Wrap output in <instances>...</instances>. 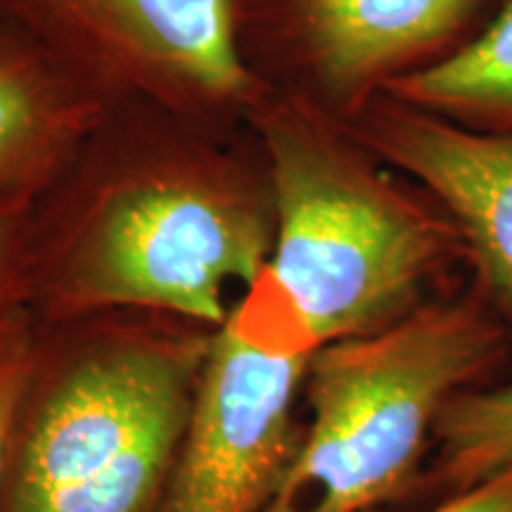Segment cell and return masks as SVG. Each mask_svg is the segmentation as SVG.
<instances>
[{
  "label": "cell",
  "instance_id": "cell-13",
  "mask_svg": "<svg viewBox=\"0 0 512 512\" xmlns=\"http://www.w3.org/2000/svg\"><path fill=\"white\" fill-rule=\"evenodd\" d=\"M427 512H512V467L460 494L439 498Z\"/></svg>",
  "mask_w": 512,
  "mask_h": 512
},
{
  "label": "cell",
  "instance_id": "cell-14",
  "mask_svg": "<svg viewBox=\"0 0 512 512\" xmlns=\"http://www.w3.org/2000/svg\"><path fill=\"white\" fill-rule=\"evenodd\" d=\"M19 245L17 207L8 200H0V297L8 285L12 264H15Z\"/></svg>",
  "mask_w": 512,
  "mask_h": 512
},
{
  "label": "cell",
  "instance_id": "cell-6",
  "mask_svg": "<svg viewBox=\"0 0 512 512\" xmlns=\"http://www.w3.org/2000/svg\"><path fill=\"white\" fill-rule=\"evenodd\" d=\"M375 143L448 211L484 302L512 335V138L463 131L427 114H396L380 121Z\"/></svg>",
  "mask_w": 512,
  "mask_h": 512
},
{
  "label": "cell",
  "instance_id": "cell-10",
  "mask_svg": "<svg viewBox=\"0 0 512 512\" xmlns=\"http://www.w3.org/2000/svg\"><path fill=\"white\" fill-rule=\"evenodd\" d=\"M411 105L467 117L512 121V0L458 53L392 81Z\"/></svg>",
  "mask_w": 512,
  "mask_h": 512
},
{
  "label": "cell",
  "instance_id": "cell-9",
  "mask_svg": "<svg viewBox=\"0 0 512 512\" xmlns=\"http://www.w3.org/2000/svg\"><path fill=\"white\" fill-rule=\"evenodd\" d=\"M512 467V380L456 396L441 415L422 484L439 498Z\"/></svg>",
  "mask_w": 512,
  "mask_h": 512
},
{
  "label": "cell",
  "instance_id": "cell-12",
  "mask_svg": "<svg viewBox=\"0 0 512 512\" xmlns=\"http://www.w3.org/2000/svg\"><path fill=\"white\" fill-rule=\"evenodd\" d=\"M38 370L41 356L27 313L17 306H0V508Z\"/></svg>",
  "mask_w": 512,
  "mask_h": 512
},
{
  "label": "cell",
  "instance_id": "cell-2",
  "mask_svg": "<svg viewBox=\"0 0 512 512\" xmlns=\"http://www.w3.org/2000/svg\"><path fill=\"white\" fill-rule=\"evenodd\" d=\"M273 249L264 278L313 347L373 335L422 306L465 252L451 221L408 200L302 121L268 126Z\"/></svg>",
  "mask_w": 512,
  "mask_h": 512
},
{
  "label": "cell",
  "instance_id": "cell-1",
  "mask_svg": "<svg viewBox=\"0 0 512 512\" xmlns=\"http://www.w3.org/2000/svg\"><path fill=\"white\" fill-rule=\"evenodd\" d=\"M512 335L484 297L425 302L373 335L313 351L309 420L264 512H370L425 477L441 415L494 382Z\"/></svg>",
  "mask_w": 512,
  "mask_h": 512
},
{
  "label": "cell",
  "instance_id": "cell-4",
  "mask_svg": "<svg viewBox=\"0 0 512 512\" xmlns=\"http://www.w3.org/2000/svg\"><path fill=\"white\" fill-rule=\"evenodd\" d=\"M273 249L268 214L238 188L195 174H150L95 202L57 268L62 313L157 309L223 328L233 283L256 290Z\"/></svg>",
  "mask_w": 512,
  "mask_h": 512
},
{
  "label": "cell",
  "instance_id": "cell-5",
  "mask_svg": "<svg viewBox=\"0 0 512 512\" xmlns=\"http://www.w3.org/2000/svg\"><path fill=\"white\" fill-rule=\"evenodd\" d=\"M313 351L302 332L261 342L240 306L211 332L157 512H264L302 441L294 403Z\"/></svg>",
  "mask_w": 512,
  "mask_h": 512
},
{
  "label": "cell",
  "instance_id": "cell-8",
  "mask_svg": "<svg viewBox=\"0 0 512 512\" xmlns=\"http://www.w3.org/2000/svg\"><path fill=\"white\" fill-rule=\"evenodd\" d=\"M477 0H304L323 74L356 88L456 31Z\"/></svg>",
  "mask_w": 512,
  "mask_h": 512
},
{
  "label": "cell",
  "instance_id": "cell-3",
  "mask_svg": "<svg viewBox=\"0 0 512 512\" xmlns=\"http://www.w3.org/2000/svg\"><path fill=\"white\" fill-rule=\"evenodd\" d=\"M207 347L126 332L38 370L0 512H157Z\"/></svg>",
  "mask_w": 512,
  "mask_h": 512
},
{
  "label": "cell",
  "instance_id": "cell-7",
  "mask_svg": "<svg viewBox=\"0 0 512 512\" xmlns=\"http://www.w3.org/2000/svg\"><path fill=\"white\" fill-rule=\"evenodd\" d=\"M119 48L195 91L238 95L235 0H74Z\"/></svg>",
  "mask_w": 512,
  "mask_h": 512
},
{
  "label": "cell",
  "instance_id": "cell-11",
  "mask_svg": "<svg viewBox=\"0 0 512 512\" xmlns=\"http://www.w3.org/2000/svg\"><path fill=\"white\" fill-rule=\"evenodd\" d=\"M53 110L46 81L27 55L0 46V185L17 183L46 150Z\"/></svg>",
  "mask_w": 512,
  "mask_h": 512
}]
</instances>
